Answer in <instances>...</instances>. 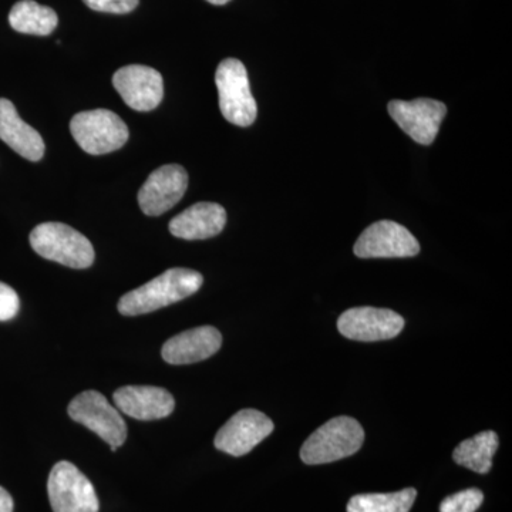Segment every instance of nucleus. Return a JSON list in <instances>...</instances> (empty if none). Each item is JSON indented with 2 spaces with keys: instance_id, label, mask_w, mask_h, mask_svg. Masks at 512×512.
Here are the masks:
<instances>
[{
  "instance_id": "nucleus-1",
  "label": "nucleus",
  "mask_w": 512,
  "mask_h": 512,
  "mask_svg": "<svg viewBox=\"0 0 512 512\" xmlns=\"http://www.w3.org/2000/svg\"><path fill=\"white\" fill-rule=\"evenodd\" d=\"M204 278L192 269L173 268L146 285L126 293L120 299L119 312L124 316L146 315L158 311L200 291Z\"/></svg>"
},
{
  "instance_id": "nucleus-2",
  "label": "nucleus",
  "mask_w": 512,
  "mask_h": 512,
  "mask_svg": "<svg viewBox=\"0 0 512 512\" xmlns=\"http://www.w3.org/2000/svg\"><path fill=\"white\" fill-rule=\"evenodd\" d=\"M365 431L352 417H336L319 427L301 448L303 463L309 466L333 463L353 456L363 446Z\"/></svg>"
},
{
  "instance_id": "nucleus-3",
  "label": "nucleus",
  "mask_w": 512,
  "mask_h": 512,
  "mask_svg": "<svg viewBox=\"0 0 512 512\" xmlns=\"http://www.w3.org/2000/svg\"><path fill=\"white\" fill-rule=\"evenodd\" d=\"M30 245L42 258L74 269L89 268L96 256L89 239L60 222L37 225L30 234Z\"/></svg>"
},
{
  "instance_id": "nucleus-4",
  "label": "nucleus",
  "mask_w": 512,
  "mask_h": 512,
  "mask_svg": "<svg viewBox=\"0 0 512 512\" xmlns=\"http://www.w3.org/2000/svg\"><path fill=\"white\" fill-rule=\"evenodd\" d=\"M70 131L80 148L93 156L120 150L130 136L126 123L104 109L77 113L70 121Z\"/></svg>"
},
{
  "instance_id": "nucleus-5",
  "label": "nucleus",
  "mask_w": 512,
  "mask_h": 512,
  "mask_svg": "<svg viewBox=\"0 0 512 512\" xmlns=\"http://www.w3.org/2000/svg\"><path fill=\"white\" fill-rule=\"evenodd\" d=\"M222 116L238 127H249L258 116V107L249 86L248 72L238 59H225L215 73Z\"/></svg>"
},
{
  "instance_id": "nucleus-6",
  "label": "nucleus",
  "mask_w": 512,
  "mask_h": 512,
  "mask_svg": "<svg viewBox=\"0 0 512 512\" xmlns=\"http://www.w3.org/2000/svg\"><path fill=\"white\" fill-rule=\"evenodd\" d=\"M67 412L76 423L83 424L110 444L111 451L123 446L127 439L126 421L119 410L114 409L109 400L96 390L77 394Z\"/></svg>"
},
{
  "instance_id": "nucleus-7",
  "label": "nucleus",
  "mask_w": 512,
  "mask_h": 512,
  "mask_svg": "<svg viewBox=\"0 0 512 512\" xmlns=\"http://www.w3.org/2000/svg\"><path fill=\"white\" fill-rule=\"evenodd\" d=\"M47 494L53 512H99L92 481L69 461H60L52 468Z\"/></svg>"
},
{
  "instance_id": "nucleus-8",
  "label": "nucleus",
  "mask_w": 512,
  "mask_h": 512,
  "mask_svg": "<svg viewBox=\"0 0 512 512\" xmlns=\"http://www.w3.org/2000/svg\"><path fill=\"white\" fill-rule=\"evenodd\" d=\"M359 258H410L420 252V244L409 229L394 221H379L367 227L357 239Z\"/></svg>"
},
{
  "instance_id": "nucleus-9",
  "label": "nucleus",
  "mask_w": 512,
  "mask_h": 512,
  "mask_svg": "<svg viewBox=\"0 0 512 512\" xmlns=\"http://www.w3.org/2000/svg\"><path fill=\"white\" fill-rule=\"evenodd\" d=\"M389 114L404 133L421 146H430L447 114L446 104L431 99L393 100Z\"/></svg>"
},
{
  "instance_id": "nucleus-10",
  "label": "nucleus",
  "mask_w": 512,
  "mask_h": 512,
  "mask_svg": "<svg viewBox=\"0 0 512 512\" xmlns=\"http://www.w3.org/2000/svg\"><path fill=\"white\" fill-rule=\"evenodd\" d=\"M274 429V423L264 413L254 409L241 410L218 431L215 447L229 456L242 457L271 436Z\"/></svg>"
},
{
  "instance_id": "nucleus-11",
  "label": "nucleus",
  "mask_w": 512,
  "mask_h": 512,
  "mask_svg": "<svg viewBox=\"0 0 512 512\" xmlns=\"http://www.w3.org/2000/svg\"><path fill=\"white\" fill-rule=\"evenodd\" d=\"M404 328V319L390 309L352 308L340 315L338 329L345 338L357 342H380L396 338Z\"/></svg>"
},
{
  "instance_id": "nucleus-12",
  "label": "nucleus",
  "mask_w": 512,
  "mask_h": 512,
  "mask_svg": "<svg viewBox=\"0 0 512 512\" xmlns=\"http://www.w3.org/2000/svg\"><path fill=\"white\" fill-rule=\"evenodd\" d=\"M187 187L188 174L181 165L168 164L157 168L138 191L141 211L150 217L163 215L184 197Z\"/></svg>"
},
{
  "instance_id": "nucleus-13",
  "label": "nucleus",
  "mask_w": 512,
  "mask_h": 512,
  "mask_svg": "<svg viewBox=\"0 0 512 512\" xmlns=\"http://www.w3.org/2000/svg\"><path fill=\"white\" fill-rule=\"evenodd\" d=\"M113 84L124 103L133 110L151 111L163 101V76L153 67L141 64L121 67L114 73Z\"/></svg>"
},
{
  "instance_id": "nucleus-14",
  "label": "nucleus",
  "mask_w": 512,
  "mask_h": 512,
  "mask_svg": "<svg viewBox=\"0 0 512 512\" xmlns=\"http://www.w3.org/2000/svg\"><path fill=\"white\" fill-rule=\"evenodd\" d=\"M113 400L121 413L143 421L165 419L175 409L173 394L161 387H120L114 392Z\"/></svg>"
},
{
  "instance_id": "nucleus-15",
  "label": "nucleus",
  "mask_w": 512,
  "mask_h": 512,
  "mask_svg": "<svg viewBox=\"0 0 512 512\" xmlns=\"http://www.w3.org/2000/svg\"><path fill=\"white\" fill-rule=\"evenodd\" d=\"M222 346L220 330L201 326L168 339L161 356L170 365H191L214 356Z\"/></svg>"
},
{
  "instance_id": "nucleus-16",
  "label": "nucleus",
  "mask_w": 512,
  "mask_h": 512,
  "mask_svg": "<svg viewBox=\"0 0 512 512\" xmlns=\"http://www.w3.org/2000/svg\"><path fill=\"white\" fill-rule=\"evenodd\" d=\"M227 224V211L215 202H198L191 205L170 222V232L174 237L197 241L221 234Z\"/></svg>"
},
{
  "instance_id": "nucleus-17",
  "label": "nucleus",
  "mask_w": 512,
  "mask_h": 512,
  "mask_svg": "<svg viewBox=\"0 0 512 512\" xmlns=\"http://www.w3.org/2000/svg\"><path fill=\"white\" fill-rule=\"evenodd\" d=\"M0 140L26 160L40 161L45 156L42 136L20 119L18 110L8 99H0Z\"/></svg>"
},
{
  "instance_id": "nucleus-18",
  "label": "nucleus",
  "mask_w": 512,
  "mask_h": 512,
  "mask_svg": "<svg viewBox=\"0 0 512 512\" xmlns=\"http://www.w3.org/2000/svg\"><path fill=\"white\" fill-rule=\"evenodd\" d=\"M498 450V436L494 431H481L471 439L461 441L453 458L458 466L478 474H487L493 467V458Z\"/></svg>"
},
{
  "instance_id": "nucleus-19",
  "label": "nucleus",
  "mask_w": 512,
  "mask_h": 512,
  "mask_svg": "<svg viewBox=\"0 0 512 512\" xmlns=\"http://www.w3.org/2000/svg\"><path fill=\"white\" fill-rule=\"evenodd\" d=\"M9 23L16 32L47 36L57 28L55 10L39 5L35 0H20L9 13Z\"/></svg>"
},
{
  "instance_id": "nucleus-20",
  "label": "nucleus",
  "mask_w": 512,
  "mask_h": 512,
  "mask_svg": "<svg viewBox=\"0 0 512 512\" xmlns=\"http://www.w3.org/2000/svg\"><path fill=\"white\" fill-rule=\"evenodd\" d=\"M414 488L389 494H360L350 498L348 512H409L416 501Z\"/></svg>"
},
{
  "instance_id": "nucleus-21",
  "label": "nucleus",
  "mask_w": 512,
  "mask_h": 512,
  "mask_svg": "<svg viewBox=\"0 0 512 512\" xmlns=\"http://www.w3.org/2000/svg\"><path fill=\"white\" fill-rule=\"evenodd\" d=\"M484 501V494L477 488H468L450 495L440 504V512H476Z\"/></svg>"
},
{
  "instance_id": "nucleus-22",
  "label": "nucleus",
  "mask_w": 512,
  "mask_h": 512,
  "mask_svg": "<svg viewBox=\"0 0 512 512\" xmlns=\"http://www.w3.org/2000/svg\"><path fill=\"white\" fill-rule=\"evenodd\" d=\"M83 2L96 12L126 15L137 8L140 0H83Z\"/></svg>"
},
{
  "instance_id": "nucleus-23",
  "label": "nucleus",
  "mask_w": 512,
  "mask_h": 512,
  "mask_svg": "<svg viewBox=\"0 0 512 512\" xmlns=\"http://www.w3.org/2000/svg\"><path fill=\"white\" fill-rule=\"evenodd\" d=\"M20 301L18 293L9 285L0 282V322H6L18 315Z\"/></svg>"
},
{
  "instance_id": "nucleus-24",
  "label": "nucleus",
  "mask_w": 512,
  "mask_h": 512,
  "mask_svg": "<svg viewBox=\"0 0 512 512\" xmlns=\"http://www.w3.org/2000/svg\"><path fill=\"white\" fill-rule=\"evenodd\" d=\"M13 498L12 495L5 490V488L0 487V512H13Z\"/></svg>"
},
{
  "instance_id": "nucleus-25",
  "label": "nucleus",
  "mask_w": 512,
  "mask_h": 512,
  "mask_svg": "<svg viewBox=\"0 0 512 512\" xmlns=\"http://www.w3.org/2000/svg\"><path fill=\"white\" fill-rule=\"evenodd\" d=\"M207 2H210L211 5L222 6L227 5V3L231 2V0H207Z\"/></svg>"
}]
</instances>
